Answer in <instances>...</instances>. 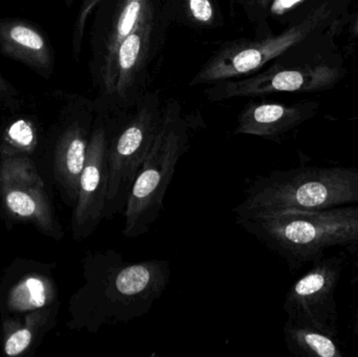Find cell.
Masks as SVG:
<instances>
[{"label": "cell", "instance_id": "obj_15", "mask_svg": "<svg viewBox=\"0 0 358 357\" xmlns=\"http://www.w3.org/2000/svg\"><path fill=\"white\" fill-rule=\"evenodd\" d=\"M0 50L41 75L52 73L54 56L50 44L40 31L27 23L0 22Z\"/></svg>", "mask_w": 358, "mask_h": 357}, {"label": "cell", "instance_id": "obj_3", "mask_svg": "<svg viewBox=\"0 0 358 357\" xmlns=\"http://www.w3.org/2000/svg\"><path fill=\"white\" fill-rule=\"evenodd\" d=\"M235 217L240 228L277 254L292 270L322 259L334 247L358 251V205Z\"/></svg>", "mask_w": 358, "mask_h": 357}, {"label": "cell", "instance_id": "obj_12", "mask_svg": "<svg viewBox=\"0 0 358 357\" xmlns=\"http://www.w3.org/2000/svg\"><path fill=\"white\" fill-rule=\"evenodd\" d=\"M0 194L10 213L31 220L48 236L62 237L43 182L31 161L20 157L4 159L0 168Z\"/></svg>", "mask_w": 358, "mask_h": 357}, {"label": "cell", "instance_id": "obj_27", "mask_svg": "<svg viewBox=\"0 0 358 357\" xmlns=\"http://www.w3.org/2000/svg\"><path fill=\"white\" fill-rule=\"evenodd\" d=\"M355 335H357V341H358V308L357 310V316H355Z\"/></svg>", "mask_w": 358, "mask_h": 357}, {"label": "cell", "instance_id": "obj_6", "mask_svg": "<svg viewBox=\"0 0 358 357\" xmlns=\"http://www.w3.org/2000/svg\"><path fill=\"white\" fill-rule=\"evenodd\" d=\"M164 102L147 92L136 106L106 119L108 187L104 219L123 213L138 171L146 161L163 119Z\"/></svg>", "mask_w": 358, "mask_h": 357}, {"label": "cell", "instance_id": "obj_7", "mask_svg": "<svg viewBox=\"0 0 358 357\" xmlns=\"http://www.w3.org/2000/svg\"><path fill=\"white\" fill-rule=\"evenodd\" d=\"M346 73L344 59L334 46H323L288 54L248 77L210 84L204 94L210 102H223L282 92H320L334 88Z\"/></svg>", "mask_w": 358, "mask_h": 357}, {"label": "cell", "instance_id": "obj_19", "mask_svg": "<svg viewBox=\"0 0 358 357\" xmlns=\"http://www.w3.org/2000/svg\"><path fill=\"white\" fill-rule=\"evenodd\" d=\"M50 316V310L34 312L25 319L24 327L17 329L8 335L4 343V352L8 356H18L31 345L35 333H37L41 322L48 321Z\"/></svg>", "mask_w": 358, "mask_h": 357}, {"label": "cell", "instance_id": "obj_22", "mask_svg": "<svg viewBox=\"0 0 358 357\" xmlns=\"http://www.w3.org/2000/svg\"><path fill=\"white\" fill-rule=\"evenodd\" d=\"M100 1L101 0H83L81 6H80L73 36V54L76 59L79 58L80 54H81L86 23H87L88 18H90L96 6L100 3Z\"/></svg>", "mask_w": 358, "mask_h": 357}, {"label": "cell", "instance_id": "obj_1", "mask_svg": "<svg viewBox=\"0 0 358 357\" xmlns=\"http://www.w3.org/2000/svg\"><path fill=\"white\" fill-rule=\"evenodd\" d=\"M84 266L86 284L73 300V325L90 333L146 316L171 278L167 260L128 262L113 249L90 254Z\"/></svg>", "mask_w": 358, "mask_h": 357}, {"label": "cell", "instance_id": "obj_9", "mask_svg": "<svg viewBox=\"0 0 358 357\" xmlns=\"http://www.w3.org/2000/svg\"><path fill=\"white\" fill-rule=\"evenodd\" d=\"M162 0H101L94 8L90 73L96 89L94 106L104 100L110 83L113 59L122 42Z\"/></svg>", "mask_w": 358, "mask_h": 357}, {"label": "cell", "instance_id": "obj_20", "mask_svg": "<svg viewBox=\"0 0 358 357\" xmlns=\"http://www.w3.org/2000/svg\"><path fill=\"white\" fill-rule=\"evenodd\" d=\"M245 13L248 20L256 27L257 38L271 34L268 24V12L273 0H229Z\"/></svg>", "mask_w": 358, "mask_h": 357}, {"label": "cell", "instance_id": "obj_26", "mask_svg": "<svg viewBox=\"0 0 358 357\" xmlns=\"http://www.w3.org/2000/svg\"><path fill=\"white\" fill-rule=\"evenodd\" d=\"M355 268L358 270V251L355 253ZM351 284L352 285H358V272L357 274L355 275V278L351 280Z\"/></svg>", "mask_w": 358, "mask_h": 357}, {"label": "cell", "instance_id": "obj_10", "mask_svg": "<svg viewBox=\"0 0 358 357\" xmlns=\"http://www.w3.org/2000/svg\"><path fill=\"white\" fill-rule=\"evenodd\" d=\"M310 270L296 280L286 293L284 312L299 316L322 330L338 337L336 291L346 261L344 256H324L311 263Z\"/></svg>", "mask_w": 358, "mask_h": 357}, {"label": "cell", "instance_id": "obj_8", "mask_svg": "<svg viewBox=\"0 0 358 357\" xmlns=\"http://www.w3.org/2000/svg\"><path fill=\"white\" fill-rule=\"evenodd\" d=\"M167 29L159 8L145 17L122 42L113 59L108 92L96 105V112L113 115L140 102L148 92L151 68L165 43Z\"/></svg>", "mask_w": 358, "mask_h": 357}, {"label": "cell", "instance_id": "obj_16", "mask_svg": "<svg viewBox=\"0 0 358 357\" xmlns=\"http://www.w3.org/2000/svg\"><path fill=\"white\" fill-rule=\"evenodd\" d=\"M284 341L290 354L299 357H344L338 337L322 330L305 319L287 316Z\"/></svg>", "mask_w": 358, "mask_h": 357}, {"label": "cell", "instance_id": "obj_25", "mask_svg": "<svg viewBox=\"0 0 358 357\" xmlns=\"http://www.w3.org/2000/svg\"><path fill=\"white\" fill-rule=\"evenodd\" d=\"M14 89L10 87V84L4 81L3 78L0 75V96H8L14 94Z\"/></svg>", "mask_w": 358, "mask_h": 357}, {"label": "cell", "instance_id": "obj_21", "mask_svg": "<svg viewBox=\"0 0 358 357\" xmlns=\"http://www.w3.org/2000/svg\"><path fill=\"white\" fill-rule=\"evenodd\" d=\"M313 0H273L268 18L282 22H292Z\"/></svg>", "mask_w": 358, "mask_h": 357}, {"label": "cell", "instance_id": "obj_4", "mask_svg": "<svg viewBox=\"0 0 358 357\" xmlns=\"http://www.w3.org/2000/svg\"><path fill=\"white\" fill-rule=\"evenodd\" d=\"M234 214L265 215L358 205V168L302 167L258 176Z\"/></svg>", "mask_w": 358, "mask_h": 357}, {"label": "cell", "instance_id": "obj_2", "mask_svg": "<svg viewBox=\"0 0 358 357\" xmlns=\"http://www.w3.org/2000/svg\"><path fill=\"white\" fill-rule=\"evenodd\" d=\"M353 1L313 0L289 27L277 35L225 42L192 78L189 86L248 77L273 61L336 39L340 29L350 21L349 8Z\"/></svg>", "mask_w": 358, "mask_h": 357}, {"label": "cell", "instance_id": "obj_5", "mask_svg": "<svg viewBox=\"0 0 358 357\" xmlns=\"http://www.w3.org/2000/svg\"><path fill=\"white\" fill-rule=\"evenodd\" d=\"M193 119L183 112L178 99L164 102L161 127L132 184L123 212L126 238L147 234L161 216L179 159L189 148Z\"/></svg>", "mask_w": 358, "mask_h": 357}, {"label": "cell", "instance_id": "obj_24", "mask_svg": "<svg viewBox=\"0 0 358 357\" xmlns=\"http://www.w3.org/2000/svg\"><path fill=\"white\" fill-rule=\"evenodd\" d=\"M350 21V29H349L350 39H358V12L353 15Z\"/></svg>", "mask_w": 358, "mask_h": 357}, {"label": "cell", "instance_id": "obj_23", "mask_svg": "<svg viewBox=\"0 0 358 357\" xmlns=\"http://www.w3.org/2000/svg\"><path fill=\"white\" fill-rule=\"evenodd\" d=\"M8 138L21 147H29L35 140L33 127L25 119H18L8 129Z\"/></svg>", "mask_w": 358, "mask_h": 357}, {"label": "cell", "instance_id": "obj_11", "mask_svg": "<svg viewBox=\"0 0 358 357\" xmlns=\"http://www.w3.org/2000/svg\"><path fill=\"white\" fill-rule=\"evenodd\" d=\"M107 187L106 119L103 113L96 112L71 218V230L76 240L81 241L92 236L104 219Z\"/></svg>", "mask_w": 358, "mask_h": 357}, {"label": "cell", "instance_id": "obj_18", "mask_svg": "<svg viewBox=\"0 0 358 357\" xmlns=\"http://www.w3.org/2000/svg\"><path fill=\"white\" fill-rule=\"evenodd\" d=\"M55 291L50 282L41 279L29 278L18 284L12 291L8 307L17 312L37 309L50 305L54 301Z\"/></svg>", "mask_w": 358, "mask_h": 357}, {"label": "cell", "instance_id": "obj_13", "mask_svg": "<svg viewBox=\"0 0 358 357\" xmlns=\"http://www.w3.org/2000/svg\"><path fill=\"white\" fill-rule=\"evenodd\" d=\"M96 117L94 101L78 99L69 109L57 138L55 180L61 189L63 198L73 207L77 203L80 177L85 165Z\"/></svg>", "mask_w": 358, "mask_h": 357}, {"label": "cell", "instance_id": "obj_17", "mask_svg": "<svg viewBox=\"0 0 358 357\" xmlns=\"http://www.w3.org/2000/svg\"><path fill=\"white\" fill-rule=\"evenodd\" d=\"M161 17L168 29L180 24L194 29H214L223 24L217 0H162Z\"/></svg>", "mask_w": 358, "mask_h": 357}, {"label": "cell", "instance_id": "obj_14", "mask_svg": "<svg viewBox=\"0 0 358 357\" xmlns=\"http://www.w3.org/2000/svg\"><path fill=\"white\" fill-rule=\"evenodd\" d=\"M319 101H301L294 104L250 102L238 115L233 134L255 136L278 140L319 112Z\"/></svg>", "mask_w": 358, "mask_h": 357}]
</instances>
